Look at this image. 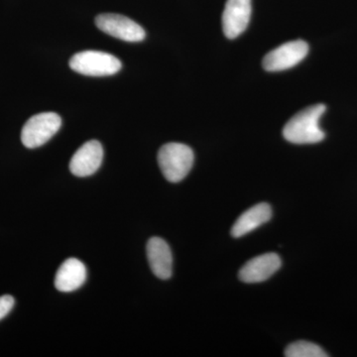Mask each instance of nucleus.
<instances>
[{
  "label": "nucleus",
  "instance_id": "obj_1",
  "mask_svg": "<svg viewBox=\"0 0 357 357\" xmlns=\"http://www.w3.org/2000/svg\"><path fill=\"white\" fill-rule=\"evenodd\" d=\"M326 110V105L321 103L301 110L284 126V138L294 144L321 142L325 139L326 134L319 128V121Z\"/></svg>",
  "mask_w": 357,
  "mask_h": 357
},
{
  "label": "nucleus",
  "instance_id": "obj_2",
  "mask_svg": "<svg viewBox=\"0 0 357 357\" xmlns=\"http://www.w3.org/2000/svg\"><path fill=\"white\" fill-rule=\"evenodd\" d=\"M194 152L182 143L163 145L158 153V164L166 180L178 183L184 180L194 164Z\"/></svg>",
  "mask_w": 357,
  "mask_h": 357
},
{
  "label": "nucleus",
  "instance_id": "obj_3",
  "mask_svg": "<svg viewBox=\"0 0 357 357\" xmlns=\"http://www.w3.org/2000/svg\"><path fill=\"white\" fill-rule=\"evenodd\" d=\"M119 58L112 54L100 51L79 52L70 60V68L84 76H112L121 70Z\"/></svg>",
  "mask_w": 357,
  "mask_h": 357
},
{
  "label": "nucleus",
  "instance_id": "obj_4",
  "mask_svg": "<svg viewBox=\"0 0 357 357\" xmlns=\"http://www.w3.org/2000/svg\"><path fill=\"white\" fill-rule=\"evenodd\" d=\"M62 119L56 112H42L28 119L21 131L26 148L34 149L44 145L60 130Z\"/></svg>",
  "mask_w": 357,
  "mask_h": 357
},
{
  "label": "nucleus",
  "instance_id": "obj_5",
  "mask_svg": "<svg viewBox=\"0 0 357 357\" xmlns=\"http://www.w3.org/2000/svg\"><path fill=\"white\" fill-rule=\"evenodd\" d=\"M309 53V45L303 40L287 42L277 47L263 59V68L267 72H280L295 67Z\"/></svg>",
  "mask_w": 357,
  "mask_h": 357
},
{
  "label": "nucleus",
  "instance_id": "obj_6",
  "mask_svg": "<svg viewBox=\"0 0 357 357\" xmlns=\"http://www.w3.org/2000/svg\"><path fill=\"white\" fill-rule=\"evenodd\" d=\"M98 29L126 42H140L146 37L145 30L135 21L121 14H100L96 18Z\"/></svg>",
  "mask_w": 357,
  "mask_h": 357
},
{
  "label": "nucleus",
  "instance_id": "obj_7",
  "mask_svg": "<svg viewBox=\"0 0 357 357\" xmlns=\"http://www.w3.org/2000/svg\"><path fill=\"white\" fill-rule=\"evenodd\" d=\"M251 0H227L222 13V30L229 39H236L245 31L250 21Z\"/></svg>",
  "mask_w": 357,
  "mask_h": 357
},
{
  "label": "nucleus",
  "instance_id": "obj_8",
  "mask_svg": "<svg viewBox=\"0 0 357 357\" xmlns=\"http://www.w3.org/2000/svg\"><path fill=\"white\" fill-rule=\"evenodd\" d=\"M103 149L98 141L91 140L77 149L70 162V170L77 177H89L100 169Z\"/></svg>",
  "mask_w": 357,
  "mask_h": 357
},
{
  "label": "nucleus",
  "instance_id": "obj_9",
  "mask_svg": "<svg viewBox=\"0 0 357 357\" xmlns=\"http://www.w3.org/2000/svg\"><path fill=\"white\" fill-rule=\"evenodd\" d=\"M282 265L276 253H266L249 260L239 271V279L244 283H260L273 276Z\"/></svg>",
  "mask_w": 357,
  "mask_h": 357
},
{
  "label": "nucleus",
  "instance_id": "obj_10",
  "mask_svg": "<svg viewBox=\"0 0 357 357\" xmlns=\"http://www.w3.org/2000/svg\"><path fill=\"white\" fill-rule=\"evenodd\" d=\"M147 258L155 276L167 280L173 273V255L170 246L160 237H152L147 243Z\"/></svg>",
  "mask_w": 357,
  "mask_h": 357
},
{
  "label": "nucleus",
  "instance_id": "obj_11",
  "mask_svg": "<svg viewBox=\"0 0 357 357\" xmlns=\"http://www.w3.org/2000/svg\"><path fill=\"white\" fill-rule=\"evenodd\" d=\"M86 279V269L84 263L77 258H69L59 268L55 277V287L60 292H73L82 287Z\"/></svg>",
  "mask_w": 357,
  "mask_h": 357
},
{
  "label": "nucleus",
  "instance_id": "obj_12",
  "mask_svg": "<svg viewBox=\"0 0 357 357\" xmlns=\"http://www.w3.org/2000/svg\"><path fill=\"white\" fill-rule=\"evenodd\" d=\"M272 217L271 206L266 203H260L244 211L231 229V236L238 237L246 236L249 232L269 222Z\"/></svg>",
  "mask_w": 357,
  "mask_h": 357
},
{
  "label": "nucleus",
  "instance_id": "obj_13",
  "mask_svg": "<svg viewBox=\"0 0 357 357\" xmlns=\"http://www.w3.org/2000/svg\"><path fill=\"white\" fill-rule=\"evenodd\" d=\"M285 356L287 357H326V354L319 345L310 342H296L288 345L285 349Z\"/></svg>",
  "mask_w": 357,
  "mask_h": 357
},
{
  "label": "nucleus",
  "instance_id": "obj_14",
  "mask_svg": "<svg viewBox=\"0 0 357 357\" xmlns=\"http://www.w3.org/2000/svg\"><path fill=\"white\" fill-rule=\"evenodd\" d=\"M14 298L10 295H4L0 297V319L6 318L7 314L13 309Z\"/></svg>",
  "mask_w": 357,
  "mask_h": 357
}]
</instances>
